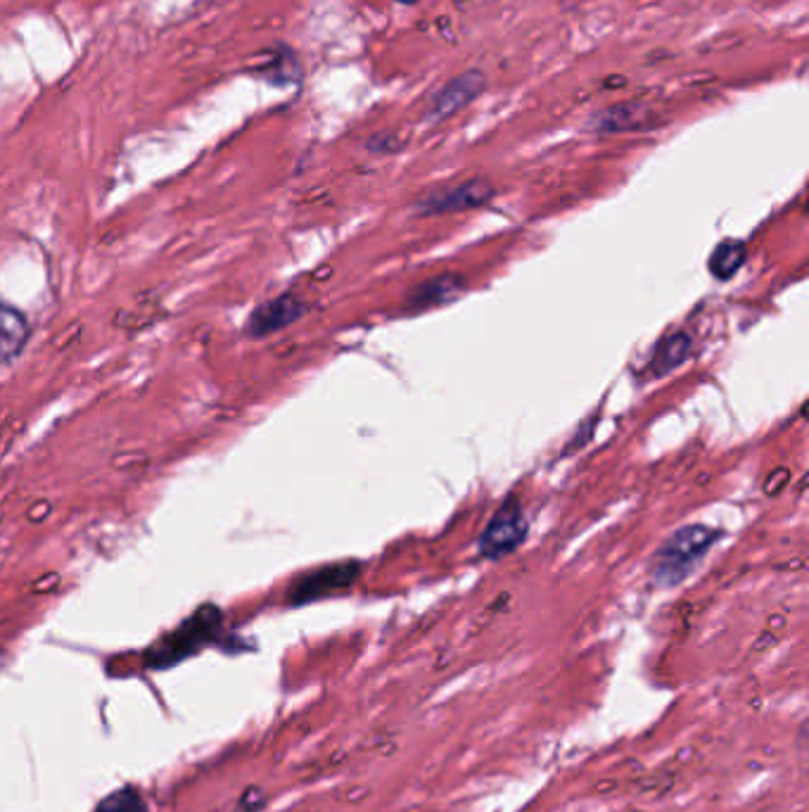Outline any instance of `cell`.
Listing matches in <instances>:
<instances>
[{"label":"cell","instance_id":"cell-11","mask_svg":"<svg viewBox=\"0 0 809 812\" xmlns=\"http://www.w3.org/2000/svg\"><path fill=\"white\" fill-rule=\"evenodd\" d=\"M691 354V338L686 333H674L670 338H665L660 342L658 352H655V359L651 364V369L662 376V373H670L677 369V366L684 364Z\"/></svg>","mask_w":809,"mask_h":812},{"label":"cell","instance_id":"cell-10","mask_svg":"<svg viewBox=\"0 0 809 812\" xmlns=\"http://www.w3.org/2000/svg\"><path fill=\"white\" fill-rule=\"evenodd\" d=\"M463 281L458 276H439L432 278V281H425L423 285H418L416 290H411L409 302L416 309L425 307H435V304L449 302L463 290Z\"/></svg>","mask_w":809,"mask_h":812},{"label":"cell","instance_id":"cell-9","mask_svg":"<svg viewBox=\"0 0 809 812\" xmlns=\"http://www.w3.org/2000/svg\"><path fill=\"white\" fill-rule=\"evenodd\" d=\"M648 122H651L648 107H643L641 103H622L598 112L591 126L603 133H624L643 129V126H648Z\"/></svg>","mask_w":809,"mask_h":812},{"label":"cell","instance_id":"cell-8","mask_svg":"<svg viewBox=\"0 0 809 812\" xmlns=\"http://www.w3.org/2000/svg\"><path fill=\"white\" fill-rule=\"evenodd\" d=\"M29 340V321L10 304L0 302V364H12Z\"/></svg>","mask_w":809,"mask_h":812},{"label":"cell","instance_id":"cell-2","mask_svg":"<svg viewBox=\"0 0 809 812\" xmlns=\"http://www.w3.org/2000/svg\"><path fill=\"white\" fill-rule=\"evenodd\" d=\"M715 542V532L703 525H686L667 539L665 547L658 551V580L677 582L684 570L693 566L700 556Z\"/></svg>","mask_w":809,"mask_h":812},{"label":"cell","instance_id":"cell-6","mask_svg":"<svg viewBox=\"0 0 809 812\" xmlns=\"http://www.w3.org/2000/svg\"><path fill=\"white\" fill-rule=\"evenodd\" d=\"M302 314L304 302L295 295L285 293L276 297V300H269L254 309L250 321H247V333L254 335V338H264V335L288 328L290 323H295Z\"/></svg>","mask_w":809,"mask_h":812},{"label":"cell","instance_id":"cell-7","mask_svg":"<svg viewBox=\"0 0 809 812\" xmlns=\"http://www.w3.org/2000/svg\"><path fill=\"white\" fill-rule=\"evenodd\" d=\"M354 575L356 568L349 566V563H345V566H330L316 570V573L304 575L302 580L295 582V587L290 589V601L292 604H307V601L321 599V596L347 587L349 582L354 580Z\"/></svg>","mask_w":809,"mask_h":812},{"label":"cell","instance_id":"cell-3","mask_svg":"<svg viewBox=\"0 0 809 812\" xmlns=\"http://www.w3.org/2000/svg\"><path fill=\"white\" fill-rule=\"evenodd\" d=\"M527 535V523L522 516L520 504L515 499L506 501L499 513L487 525L484 535L480 539V554L484 558H501L511 554L522 544Z\"/></svg>","mask_w":809,"mask_h":812},{"label":"cell","instance_id":"cell-4","mask_svg":"<svg viewBox=\"0 0 809 812\" xmlns=\"http://www.w3.org/2000/svg\"><path fill=\"white\" fill-rule=\"evenodd\" d=\"M492 198H494L492 183L484 179H470L425 195V198L416 205V209L423 217H430V214L465 212V209L487 205Z\"/></svg>","mask_w":809,"mask_h":812},{"label":"cell","instance_id":"cell-5","mask_svg":"<svg viewBox=\"0 0 809 812\" xmlns=\"http://www.w3.org/2000/svg\"><path fill=\"white\" fill-rule=\"evenodd\" d=\"M487 86V79H484L482 72H463L456 79H451L447 86H442L435 93L430 103V119L432 122H439V119H447L451 114H456L458 110H463L465 105H470L484 91Z\"/></svg>","mask_w":809,"mask_h":812},{"label":"cell","instance_id":"cell-12","mask_svg":"<svg viewBox=\"0 0 809 812\" xmlns=\"http://www.w3.org/2000/svg\"><path fill=\"white\" fill-rule=\"evenodd\" d=\"M743 262H745V247L741 243H734V240H726V243H722L715 252H712L710 269L717 278L726 281V278H731L738 269H741Z\"/></svg>","mask_w":809,"mask_h":812},{"label":"cell","instance_id":"cell-1","mask_svg":"<svg viewBox=\"0 0 809 812\" xmlns=\"http://www.w3.org/2000/svg\"><path fill=\"white\" fill-rule=\"evenodd\" d=\"M219 623L221 613L216 611L214 606L200 608L193 618H188L176 632L164 637L162 642L150 651L148 663L152 668H169V665L183 661V658L195 653L202 644L212 639V634L219 630Z\"/></svg>","mask_w":809,"mask_h":812},{"label":"cell","instance_id":"cell-13","mask_svg":"<svg viewBox=\"0 0 809 812\" xmlns=\"http://www.w3.org/2000/svg\"><path fill=\"white\" fill-rule=\"evenodd\" d=\"M143 810V801L133 789H121L117 794L107 796L103 803L95 808V812H140Z\"/></svg>","mask_w":809,"mask_h":812},{"label":"cell","instance_id":"cell-14","mask_svg":"<svg viewBox=\"0 0 809 812\" xmlns=\"http://www.w3.org/2000/svg\"><path fill=\"white\" fill-rule=\"evenodd\" d=\"M397 3H404V5H411V3H416V0H397Z\"/></svg>","mask_w":809,"mask_h":812}]
</instances>
